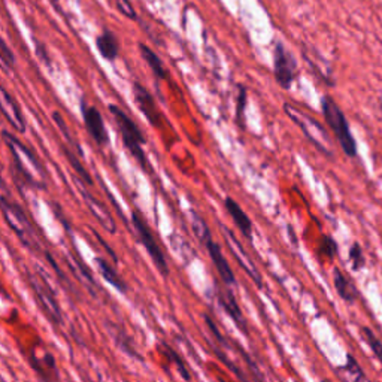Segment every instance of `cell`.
<instances>
[{
	"label": "cell",
	"instance_id": "1",
	"mask_svg": "<svg viewBox=\"0 0 382 382\" xmlns=\"http://www.w3.org/2000/svg\"><path fill=\"white\" fill-rule=\"evenodd\" d=\"M2 137L13 158V175L17 187L47 190V174L39 157L8 130H2Z\"/></svg>",
	"mask_w": 382,
	"mask_h": 382
},
{
	"label": "cell",
	"instance_id": "2",
	"mask_svg": "<svg viewBox=\"0 0 382 382\" xmlns=\"http://www.w3.org/2000/svg\"><path fill=\"white\" fill-rule=\"evenodd\" d=\"M0 212H2L8 227L15 233V236L30 252L40 254L44 251L36 235V230L33 224H31V221L23 206L18 205L17 201L10 199L9 196L3 194L0 196Z\"/></svg>",
	"mask_w": 382,
	"mask_h": 382
},
{
	"label": "cell",
	"instance_id": "3",
	"mask_svg": "<svg viewBox=\"0 0 382 382\" xmlns=\"http://www.w3.org/2000/svg\"><path fill=\"white\" fill-rule=\"evenodd\" d=\"M284 112L297 127H299L306 139L310 141L318 151L327 157L335 155L333 142L330 139V136H328L326 127L320 121H316L312 115L305 112L300 108H297L293 103H284Z\"/></svg>",
	"mask_w": 382,
	"mask_h": 382
},
{
	"label": "cell",
	"instance_id": "4",
	"mask_svg": "<svg viewBox=\"0 0 382 382\" xmlns=\"http://www.w3.org/2000/svg\"><path fill=\"white\" fill-rule=\"evenodd\" d=\"M108 109L112 115L116 127H119V132L121 135V141H123L124 146L127 148V151L132 154V157L137 163H139V166L144 169V171H146L148 160H146V155L144 151V145H145L146 139H145L142 130L139 129V125H137L132 120V116L127 114L123 108H120V106L109 105Z\"/></svg>",
	"mask_w": 382,
	"mask_h": 382
},
{
	"label": "cell",
	"instance_id": "5",
	"mask_svg": "<svg viewBox=\"0 0 382 382\" xmlns=\"http://www.w3.org/2000/svg\"><path fill=\"white\" fill-rule=\"evenodd\" d=\"M321 109L324 114L326 123L330 127V130L333 132L337 142L341 144L344 154L349 158L357 157V144L351 133V129H349L346 116L342 112V109L339 108V105L335 102L332 96H323Z\"/></svg>",
	"mask_w": 382,
	"mask_h": 382
},
{
	"label": "cell",
	"instance_id": "6",
	"mask_svg": "<svg viewBox=\"0 0 382 382\" xmlns=\"http://www.w3.org/2000/svg\"><path fill=\"white\" fill-rule=\"evenodd\" d=\"M26 280L30 286L31 293L35 296V300L39 306V310L47 316V320L51 321L54 326H61L65 318H63L61 307L57 302L56 293L52 291L51 285L45 280V277L39 272H26Z\"/></svg>",
	"mask_w": 382,
	"mask_h": 382
},
{
	"label": "cell",
	"instance_id": "7",
	"mask_svg": "<svg viewBox=\"0 0 382 382\" xmlns=\"http://www.w3.org/2000/svg\"><path fill=\"white\" fill-rule=\"evenodd\" d=\"M132 224H133V227L137 233V238H139L144 248L146 250L148 254H150V257L154 263V266L157 268V270L160 272L163 277H169V266H167V260L165 257V252L160 248V245H158L154 233L150 229V226L146 224L145 218L137 211L132 212Z\"/></svg>",
	"mask_w": 382,
	"mask_h": 382
},
{
	"label": "cell",
	"instance_id": "8",
	"mask_svg": "<svg viewBox=\"0 0 382 382\" xmlns=\"http://www.w3.org/2000/svg\"><path fill=\"white\" fill-rule=\"evenodd\" d=\"M273 73L275 79L284 90L291 89L297 77V63L282 42H277L273 47Z\"/></svg>",
	"mask_w": 382,
	"mask_h": 382
},
{
	"label": "cell",
	"instance_id": "9",
	"mask_svg": "<svg viewBox=\"0 0 382 382\" xmlns=\"http://www.w3.org/2000/svg\"><path fill=\"white\" fill-rule=\"evenodd\" d=\"M222 235H224V239H226V243L227 247L231 252L233 259L236 260V263L239 264V268L245 272L248 275V278L256 284L259 289H261L263 286V278H261V273L257 268V264L254 263V260L251 259L250 254L245 251V248L242 247L240 240L233 235V231L230 229H227L226 226H222Z\"/></svg>",
	"mask_w": 382,
	"mask_h": 382
},
{
	"label": "cell",
	"instance_id": "10",
	"mask_svg": "<svg viewBox=\"0 0 382 382\" xmlns=\"http://www.w3.org/2000/svg\"><path fill=\"white\" fill-rule=\"evenodd\" d=\"M79 108H81V116H82L84 125H86V130L91 136V139L99 146L108 145L109 133H108V129H106L100 111L96 108V106L89 105L84 98L81 99Z\"/></svg>",
	"mask_w": 382,
	"mask_h": 382
},
{
	"label": "cell",
	"instance_id": "11",
	"mask_svg": "<svg viewBox=\"0 0 382 382\" xmlns=\"http://www.w3.org/2000/svg\"><path fill=\"white\" fill-rule=\"evenodd\" d=\"M0 114H2L8 124L13 127L14 132L20 135H24L27 132V121L23 111H21L20 103L2 84H0Z\"/></svg>",
	"mask_w": 382,
	"mask_h": 382
},
{
	"label": "cell",
	"instance_id": "12",
	"mask_svg": "<svg viewBox=\"0 0 382 382\" xmlns=\"http://www.w3.org/2000/svg\"><path fill=\"white\" fill-rule=\"evenodd\" d=\"M75 181H77V187L79 190V193L82 196L84 204L87 205L90 214L96 218V221H98L99 224L106 231L111 233V235H115V233H116V224H115V220L111 215V212L108 211V208H106L98 197H94L90 193V191L86 187H84L86 184H84L82 181H79V179L77 176H75Z\"/></svg>",
	"mask_w": 382,
	"mask_h": 382
},
{
	"label": "cell",
	"instance_id": "13",
	"mask_svg": "<svg viewBox=\"0 0 382 382\" xmlns=\"http://www.w3.org/2000/svg\"><path fill=\"white\" fill-rule=\"evenodd\" d=\"M133 99L137 109L144 114L148 123H150L153 127L162 125V114L158 112L157 103L153 98V94L139 82H133Z\"/></svg>",
	"mask_w": 382,
	"mask_h": 382
},
{
	"label": "cell",
	"instance_id": "14",
	"mask_svg": "<svg viewBox=\"0 0 382 382\" xmlns=\"http://www.w3.org/2000/svg\"><path fill=\"white\" fill-rule=\"evenodd\" d=\"M30 365L35 369V372L40 382H59L60 374L56 365V360L49 351H45L42 356L31 351Z\"/></svg>",
	"mask_w": 382,
	"mask_h": 382
},
{
	"label": "cell",
	"instance_id": "15",
	"mask_svg": "<svg viewBox=\"0 0 382 382\" xmlns=\"http://www.w3.org/2000/svg\"><path fill=\"white\" fill-rule=\"evenodd\" d=\"M217 299L220 306L226 311V314L231 318L233 323L236 324V327L242 333L248 335V327H247V320L243 316V312L240 310V306L236 300V297L233 296V293L227 289H218L217 291Z\"/></svg>",
	"mask_w": 382,
	"mask_h": 382
},
{
	"label": "cell",
	"instance_id": "16",
	"mask_svg": "<svg viewBox=\"0 0 382 382\" xmlns=\"http://www.w3.org/2000/svg\"><path fill=\"white\" fill-rule=\"evenodd\" d=\"M205 247L209 252V257H211L212 263H214V266H215V269L220 275L221 281L224 282L226 285H229V286L235 285L236 284V277H235V273H233V269L230 268L227 259L224 257V254H222L221 247L214 240H209Z\"/></svg>",
	"mask_w": 382,
	"mask_h": 382
},
{
	"label": "cell",
	"instance_id": "17",
	"mask_svg": "<svg viewBox=\"0 0 382 382\" xmlns=\"http://www.w3.org/2000/svg\"><path fill=\"white\" fill-rule=\"evenodd\" d=\"M96 49L99 54L108 61H115L120 56V40L116 38L112 30L105 29L102 33L96 38Z\"/></svg>",
	"mask_w": 382,
	"mask_h": 382
},
{
	"label": "cell",
	"instance_id": "18",
	"mask_svg": "<svg viewBox=\"0 0 382 382\" xmlns=\"http://www.w3.org/2000/svg\"><path fill=\"white\" fill-rule=\"evenodd\" d=\"M224 206L229 212V215L231 217L235 226L240 230V233L247 239H252V221L247 215V212L240 208V205L233 197H226L224 199Z\"/></svg>",
	"mask_w": 382,
	"mask_h": 382
},
{
	"label": "cell",
	"instance_id": "19",
	"mask_svg": "<svg viewBox=\"0 0 382 382\" xmlns=\"http://www.w3.org/2000/svg\"><path fill=\"white\" fill-rule=\"evenodd\" d=\"M333 284L336 293L341 296V299L346 303H354L358 297V290L354 282L349 280L341 269L333 270Z\"/></svg>",
	"mask_w": 382,
	"mask_h": 382
},
{
	"label": "cell",
	"instance_id": "20",
	"mask_svg": "<svg viewBox=\"0 0 382 382\" xmlns=\"http://www.w3.org/2000/svg\"><path fill=\"white\" fill-rule=\"evenodd\" d=\"M96 264H98L99 273L102 275V278L108 282L109 285H112L116 291H120L123 294L127 293V284L125 281L120 277V273L116 272L114 264H111L108 260H105L102 257H96Z\"/></svg>",
	"mask_w": 382,
	"mask_h": 382
},
{
	"label": "cell",
	"instance_id": "21",
	"mask_svg": "<svg viewBox=\"0 0 382 382\" xmlns=\"http://www.w3.org/2000/svg\"><path fill=\"white\" fill-rule=\"evenodd\" d=\"M336 376L342 382H363L366 378L365 370L351 354H346V362L336 367Z\"/></svg>",
	"mask_w": 382,
	"mask_h": 382
},
{
	"label": "cell",
	"instance_id": "22",
	"mask_svg": "<svg viewBox=\"0 0 382 382\" xmlns=\"http://www.w3.org/2000/svg\"><path fill=\"white\" fill-rule=\"evenodd\" d=\"M63 148V154H65V157L68 158V162L72 167V171L75 172L77 178L79 179V181H82L86 185H93V178L90 176L87 167L82 165L81 162V157L77 154V151H73L72 148H69L66 144L61 146Z\"/></svg>",
	"mask_w": 382,
	"mask_h": 382
},
{
	"label": "cell",
	"instance_id": "23",
	"mask_svg": "<svg viewBox=\"0 0 382 382\" xmlns=\"http://www.w3.org/2000/svg\"><path fill=\"white\" fill-rule=\"evenodd\" d=\"M303 59H306V61L310 63V66L312 69H315V72L318 75L321 77V79H324L327 84H332L333 86V77H332V70H330V65H327V61L318 54V52H311L310 48H303Z\"/></svg>",
	"mask_w": 382,
	"mask_h": 382
},
{
	"label": "cell",
	"instance_id": "24",
	"mask_svg": "<svg viewBox=\"0 0 382 382\" xmlns=\"http://www.w3.org/2000/svg\"><path fill=\"white\" fill-rule=\"evenodd\" d=\"M139 51H141V56L145 60L148 68H150L151 72L154 73V77L157 79H167V70L163 65L162 59L158 57L155 52L145 44H139Z\"/></svg>",
	"mask_w": 382,
	"mask_h": 382
},
{
	"label": "cell",
	"instance_id": "25",
	"mask_svg": "<svg viewBox=\"0 0 382 382\" xmlns=\"http://www.w3.org/2000/svg\"><path fill=\"white\" fill-rule=\"evenodd\" d=\"M158 351H160L169 360V363H172L175 366V369L178 370V374L181 375L183 379L191 381L190 370H188V366L184 362V358L181 356H179L172 346H169L167 344L162 342L160 345H158Z\"/></svg>",
	"mask_w": 382,
	"mask_h": 382
},
{
	"label": "cell",
	"instance_id": "26",
	"mask_svg": "<svg viewBox=\"0 0 382 382\" xmlns=\"http://www.w3.org/2000/svg\"><path fill=\"white\" fill-rule=\"evenodd\" d=\"M191 230H193L194 236L197 238V240L201 243V245H206L209 240H212L211 230L206 224V221L194 211H191Z\"/></svg>",
	"mask_w": 382,
	"mask_h": 382
},
{
	"label": "cell",
	"instance_id": "27",
	"mask_svg": "<svg viewBox=\"0 0 382 382\" xmlns=\"http://www.w3.org/2000/svg\"><path fill=\"white\" fill-rule=\"evenodd\" d=\"M52 120H54L56 125L59 127L60 133L63 135V137H65V141L68 142L66 145H68L69 148H72L73 151H77V154L82 158V157H84V153L81 151V146L78 145V142H77L75 139H73V136L70 135V130H69V127H68L65 119H63V115H61L59 111H56L54 114H52Z\"/></svg>",
	"mask_w": 382,
	"mask_h": 382
},
{
	"label": "cell",
	"instance_id": "28",
	"mask_svg": "<svg viewBox=\"0 0 382 382\" xmlns=\"http://www.w3.org/2000/svg\"><path fill=\"white\" fill-rule=\"evenodd\" d=\"M111 332H112V336L115 339L116 345H119V348H121L125 354H129L130 357H135L137 360H142L141 354L136 351L133 344H132V341H130V337L127 336L125 332H123L121 328H116V330H111Z\"/></svg>",
	"mask_w": 382,
	"mask_h": 382
},
{
	"label": "cell",
	"instance_id": "29",
	"mask_svg": "<svg viewBox=\"0 0 382 382\" xmlns=\"http://www.w3.org/2000/svg\"><path fill=\"white\" fill-rule=\"evenodd\" d=\"M362 336L366 341V344L369 345L370 351L375 354V357L378 358V362L382 365V342H381V339L375 335V332L370 330L369 327H362Z\"/></svg>",
	"mask_w": 382,
	"mask_h": 382
},
{
	"label": "cell",
	"instance_id": "30",
	"mask_svg": "<svg viewBox=\"0 0 382 382\" xmlns=\"http://www.w3.org/2000/svg\"><path fill=\"white\" fill-rule=\"evenodd\" d=\"M0 63H2V68L5 72H10L15 66V56L13 49L9 48V45L5 42L3 38H0Z\"/></svg>",
	"mask_w": 382,
	"mask_h": 382
},
{
	"label": "cell",
	"instance_id": "31",
	"mask_svg": "<svg viewBox=\"0 0 382 382\" xmlns=\"http://www.w3.org/2000/svg\"><path fill=\"white\" fill-rule=\"evenodd\" d=\"M349 261H351V266L354 270H360L365 268L366 257H365V252H363L362 247H360L358 242L353 243V247L349 248Z\"/></svg>",
	"mask_w": 382,
	"mask_h": 382
},
{
	"label": "cell",
	"instance_id": "32",
	"mask_svg": "<svg viewBox=\"0 0 382 382\" xmlns=\"http://www.w3.org/2000/svg\"><path fill=\"white\" fill-rule=\"evenodd\" d=\"M318 250H320L321 256H324L328 260H332L336 257V254H337V243L332 236H323Z\"/></svg>",
	"mask_w": 382,
	"mask_h": 382
},
{
	"label": "cell",
	"instance_id": "33",
	"mask_svg": "<svg viewBox=\"0 0 382 382\" xmlns=\"http://www.w3.org/2000/svg\"><path fill=\"white\" fill-rule=\"evenodd\" d=\"M115 6L119 13L129 20H137V13L130 0H115Z\"/></svg>",
	"mask_w": 382,
	"mask_h": 382
},
{
	"label": "cell",
	"instance_id": "34",
	"mask_svg": "<svg viewBox=\"0 0 382 382\" xmlns=\"http://www.w3.org/2000/svg\"><path fill=\"white\" fill-rule=\"evenodd\" d=\"M35 52H36L38 59H39L42 63H44V65H45L47 68H51L52 61H51V57H49L48 48H47V45L44 44V42L39 40V39H35Z\"/></svg>",
	"mask_w": 382,
	"mask_h": 382
},
{
	"label": "cell",
	"instance_id": "35",
	"mask_svg": "<svg viewBox=\"0 0 382 382\" xmlns=\"http://www.w3.org/2000/svg\"><path fill=\"white\" fill-rule=\"evenodd\" d=\"M247 106V89L243 86H239V93H238V106H236V116L239 124H242V116H243V109Z\"/></svg>",
	"mask_w": 382,
	"mask_h": 382
},
{
	"label": "cell",
	"instance_id": "36",
	"mask_svg": "<svg viewBox=\"0 0 382 382\" xmlns=\"http://www.w3.org/2000/svg\"><path fill=\"white\" fill-rule=\"evenodd\" d=\"M0 188L6 190V183H5V178H3V166H2V163H0Z\"/></svg>",
	"mask_w": 382,
	"mask_h": 382
},
{
	"label": "cell",
	"instance_id": "37",
	"mask_svg": "<svg viewBox=\"0 0 382 382\" xmlns=\"http://www.w3.org/2000/svg\"><path fill=\"white\" fill-rule=\"evenodd\" d=\"M51 2H52V3H57V2H60V0H51Z\"/></svg>",
	"mask_w": 382,
	"mask_h": 382
},
{
	"label": "cell",
	"instance_id": "38",
	"mask_svg": "<svg viewBox=\"0 0 382 382\" xmlns=\"http://www.w3.org/2000/svg\"><path fill=\"white\" fill-rule=\"evenodd\" d=\"M321 382H330V381H327V379H323V381H321Z\"/></svg>",
	"mask_w": 382,
	"mask_h": 382
}]
</instances>
